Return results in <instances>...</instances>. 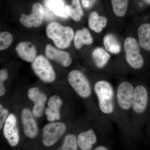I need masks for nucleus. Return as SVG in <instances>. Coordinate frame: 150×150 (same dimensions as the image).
<instances>
[{
  "label": "nucleus",
  "instance_id": "obj_24",
  "mask_svg": "<svg viewBox=\"0 0 150 150\" xmlns=\"http://www.w3.org/2000/svg\"><path fill=\"white\" fill-rule=\"evenodd\" d=\"M112 10L118 17L125 16L128 9L129 0H111Z\"/></svg>",
  "mask_w": 150,
  "mask_h": 150
},
{
  "label": "nucleus",
  "instance_id": "obj_17",
  "mask_svg": "<svg viewBox=\"0 0 150 150\" xmlns=\"http://www.w3.org/2000/svg\"><path fill=\"white\" fill-rule=\"evenodd\" d=\"M107 19L104 16H100L96 11L90 14L88 18V26L91 30L97 33H99L106 27Z\"/></svg>",
  "mask_w": 150,
  "mask_h": 150
},
{
  "label": "nucleus",
  "instance_id": "obj_30",
  "mask_svg": "<svg viewBox=\"0 0 150 150\" xmlns=\"http://www.w3.org/2000/svg\"><path fill=\"white\" fill-rule=\"evenodd\" d=\"M95 150H108V149L103 146H98L94 149Z\"/></svg>",
  "mask_w": 150,
  "mask_h": 150
},
{
  "label": "nucleus",
  "instance_id": "obj_7",
  "mask_svg": "<svg viewBox=\"0 0 150 150\" xmlns=\"http://www.w3.org/2000/svg\"><path fill=\"white\" fill-rule=\"evenodd\" d=\"M66 126L64 123H51L43 128V142L46 146H51L57 142L64 133Z\"/></svg>",
  "mask_w": 150,
  "mask_h": 150
},
{
  "label": "nucleus",
  "instance_id": "obj_29",
  "mask_svg": "<svg viewBox=\"0 0 150 150\" xmlns=\"http://www.w3.org/2000/svg\"><path fill=\"white\" fill-rule=\"evenodd\" d=\"M96 0H81L82 4L84 8H89L93 5Z\"/></svg>",
  "mask_w": 150,
  "mask_h": 150
},
{
  "label": "nucleus",
  "instance_id": "obj_21",
  "mask_svg": "<svg viewBox=\"0 0 150 150\" xmlns=\"http://www.w3.org/2000/svg\"><path fill=\"white\" fill-rule=\"evenodd\" d=\"M92 56L95 64L99 69L104 68L110 58V54L100 47L95 48L93 51Z\"/></svg>",
  "mask_w": 150,
  "mask_h": 150
},
{
  "label": "nucleus",
  "instance_id": "obj_16",
  "mask_svg": "<svg viewBox=\"0 0 150 150\" xmlns=\"http://www.w3.org/2000/svg\"><path fill=\"white\" fill-rule=\"evenodd\" d=\"M97 138L94 131L90 129L81 132L77 138L78 146L82 150H89L96 143Z\"/></svg>",
  "mask_w": 150,
  "mask_h": 150
},
{
  "label": "nucleus",
  "instance_id": "obj_26",
  "mask_svg": "<svg viewBox=\"0 0 150 150\" xmlns=\"http://www.w3.org/2000/svg\"><path fill=\"white\" fill-rule=\"evenodd\" d=\"M12 41V35L10 33L1 32L0 33V50L2 51L8 48Z\"/></svg>",
  "mask_w": 150,
  "mask_h": 150
},
{
  "label": "nucleus",
  "instance_id": "obj_18",
  "mask_svg": "<svg viewBox=\"0 0 150 150\" xmlns=\"http://www.w3.org/2000/svg\"><path fill=\"white\" fill-rule=\"evenodd\" d=\"M138 36L140 46L146 51H150V24L143 23L138 28Z\"/></svg>",
  "mask_w": 150,
  "mask_h": 150
},
{
  "label": "nucleus",
  "instance_id": "obj_11",
  "mask_svg": "<svg viewBox=\"0 0 150 150\" xmlns=\"http://www.w3.org/2000/svg\"><path fill=\"white\" fill-rule=\"evenodd\" d=\"M28 95L29 99L34 103L33 109V115L36 118H40L44 112V105L47 100L46 96L40 92L38 88L36 87L30 89Z\"/></svg>",
  "mask_w": 150,
  "mask_h": 150
},
{
  "label": "nucleus",
  "instance_id": "obj_8",
  "mask_svg": "<svg viewBox=\"0 0 150 150\" xmlns=\"http://www.w3.org/2000/svg\"><path fill=\"white\" fill-rule=\"evenodd\" d=\"M44 10L40 3L34 4L32 6V12L29 15L21 14L20 22L25 27H38L42 24L44 18Z\"/></svg>",
  "mask_w": 150,
  "mask_h": 150
},
{
  "label": "nucleus",
  "instance_id": "obj_5",
  "mask_svg": "<svg viewBox=\"0 0 150 150\" xmlns=\"http://www.w3.org/2000/svg\"><path fill=\"white\" fill-rule=\"evenodd\" d=\"M32 67L35 74L45 82L54 81L56 74L50 62L44 56L39 55L32 62Z\"/></svg>",
  "mask_w": 150,
  "mask_h": 150
},
{
  "label": "nucleus",
  "instance_id": "obj_12",
  "mask_svg": "<svg viewBox=\"0 0 150 150\" xmlns=\"http://www.w3.org/2000/svg\"><path fill=\"white\" fill-rule=\"evenodd\" d=\"M21 119L24 133L30 139L37 135L38 127L33 115L28 108H25L21 112Z\"/></svg>",
  "mask_w": 150,
  "mask_h": 150
},
{
  "label": "nucleus",
  "instance_id": "obj_27",
  "mask_svg": "<svg viewBox=\"0 0 150 150\" xmlns=\"http://www.w3.org/2000/svg\"><path fill=\"white\" fill-rule=\"evenodd\" d=\"M8 77L7 71L6 69L1 70L0 71V96H3L5 93V89L4 86L5 81Z\"/></svg>",
  "mask_w": 150,
  "mask_h": 150
},
{
  "label": "nucleus",
  "instance_id": "obj_28",
  "mask_svg": "<svg viewBox=\"0 0 150 150\" xmlns=\"http://www.w3.org/2000/svg\"><path fill=\"white\" fill-rule=\"evenodd\" d=\"M8 111L5 108H3L2 105H0V129H2V127L4 124L5 123L6 121L8 118Z\"/></svg>",
  "mask_w": 150,
  "mask_h": 150
},
{
  "label": "nucleus",
  "instance_id": "obj_13",
  "mask_svg": "<svg viewBox=\"0 0 150 150\" xmlns=\"http://www.w3.org/2000/svg\"><path fill=\"white\" fill-rule=\"evenodd\" d=\"M45 54L48 59L54 60L63 67H68L72 63V59L69 53L60 51L50 44L46 46Z\"/></svg>",
  "mask_w": 150,
  "mask_h": 150
},
{
  "label": "nucleus",
  "instance_id": "obj_10",
  "mask_svg": "<svg viewBox=\"0 0 150 150\" xmlns=\"http://www.w3.org/2000/svg\"><path fill=\"white\" fill-rule=\"evenodd\" d=\"M4 136L12 146L18 144L19 137L17 126L16 118L15 115L11 114L5 123L4 128Z\"/></svg>",
  "mask_w": 150,
  "mask_h": 150
},
{
  "label": "nucleus",
  "instance_id": "obj_3",
  "mask_svg": "<svg viewBox=\"0 0 150 150\" xmlns=\"http://www.w3.org/2000/svg\"><path fill=\"white\" fill-rule=\"evenodd\" d=\"M123 48L127 64L135 69H141L144 62L140 53L139 44L137 40L133 37H127L124 40Z\"/></svg>",
  "mask_w": 150,
  "mask_h": 150
},
{
  "label": "nucleus",
  "instance_id": "obj_4",
  "mask_svg": "<svg viewBox=\"0 0 150 150\" xmlns=\"http://www.w3.org/2000/svg\"><path fill=\"white\" fill-rule=\"evenodd\" d=\"M68 80L71 86L81 97L87 98L90 96L91 93L90 84L80 71L77 70L71 71L68 75Z\"/></svg>",
  "mask_w": 150,
  "mask_h": 150
},
{
  "label": "nucleus",
  "instance_id": "obj_23",
  "mask_svg": "<svg viewBox=\"0 0 150 150\" xmlns=\"http://www.w3.org/2000/svg\"><path fill=\"white\" fill-rule=\"evenodd\" d=\"M65 12L68 16L75 21H80L83 16V11L80 0H72L71 5L65 6Z\"/></svg>",
  "mask_w": 150,
  "mask_h": 150
},
{
  "label": "nucleus",
  "instance_id": "obj_15",
  "mask_svg": "<svg viewBox=\"0 0 150 150\" xmlns=\"http://www.w3.org/2000/svg\"><path fill=\"white\" fill-rule=\"evenodd\" d=\"M62 104V100L58 96H53L49 98L48 102V108L45 110L48 121L52 122L60 119L59 109Z\"/></svg>",
  "mask_w": 150,
  "mask_h": 150
},
{
  "label": "nucleus",
  "instance_id": "obj_14",
  "mask_svg": "<svg viewBox=\"0 0 150 150\" xmlns=\"http://www.w3.org/2000/svg\"><path fill=\"white\" fill-rule=\"evenodd\" d=\"M16 50L18 56L25 62H32L36 58V48L30 42H21L18 44Z\"/></svg>",
  "mask_w": 150,
  "mask_h": 150
},
{
  "label": "nucleus",
  "instance_id": "obj_9",
  "mask_svg": "<svg viewBox=\"0 0 150 150\" xmlns=\"http://www.w3.org/2000/svg\"><path fill=\"white\" fill-rule=\"evenodd\" d=\"M148 100L146 89L144 86L138 85L134 88L132 107L137 114H141L144 111Z\"/></svg>",
  "mask_w": 150,
  "mask_h": 150
},
{
  "label": "nucleus",
  "instance_id": "obj_1",
  "mask_svg": "<svg viewBox=\"0 0 150 150\" xmlns=\"http://www.w3.org/2000/svg\"><path fill=\"white\" fill-rule=\"evenodd\" d=\"M94 89L98 99L100 111L105 114H110L114 110V90L112 85L106 81L97 82Z\"/></svg>",
  "mask_w": 150,
  "mask_h": 150
},
{
  "label": "nucleus",
  "instance_id": "obj_6",
  "mask_svg": "<svg viewBox=\"0 0 150 150\" xmlns=\"http://www.w3.org/2000/svg\"><path fill=\"white\" fill-rule=\"evenodd\" d=\"M134 88L130 83L124 81L118 85L116 91V100L119 107L124 110L132 107Z\"/></svg>",
  "mask_w": 150,
  "mask_h": 150
},
{
  "label": "nucleus",
  "instance_id": "obj_25",
  "mask_svg": "<svg viewBox=\"0 0 150 150\" xmlns=\"http://www.w3.org/2000/svg\"><path fill=\"white\" fill-rule=\"evenodd\" d=\"M77 139L74 135L70 134L65 138L64 142L61 150H76L78 149Z\"/></svg>",
  "mask_w": 150,
  "mask_h": 150
},
{
  "label": "nucleus",
  "instance_id": "obj_31",
  "mask_svg": "<svg viewBox=\"0 0 150 150\" xmlns=\"http://www.w3.org/2000/svg\"><path fill=\"white\" fill-rule=\"evenodd\" d=\"M142 1H143L145 4H146L148 5H150V0H142Z\"/></svg>",
  "mask_w": 150,
  "mask_h": 150
},
{
  "label": "nucleus",
  "instance_id": "obj_22",
  "mask_svg": "<svg viewBox=\"0 0 150 150\" xmlns=\"http://www.w3.org/2000/svg\"><path fill=\"white\" fill-rule=\"evenodd\" d=\"M45 5L48 10L57 16L66 18L69 17L65 12L66 6L63 0H47Z\"/></svg>",
  "mask_w": 150,
  "mask_h": 150
},
{
  "label": "nucleus",
  "instance_id": "obj_2",
  "mask_svg": "<svg viewBox=\"0 0 150 150\" xmlns=\"http://www.w3.org/2000/svg\"><path fill=\"white\" fill-rule=\"evenodd\" d=\"M46 33L48 38L53 40L55 45L61 49L69 47L74 36L72 28L64 27L54 22L48 24Z\"/></svg>",
  "mask_w": 150,
  "mask_h": 150
},
{
  "label": "nucleus",
  "instance_id": "obj_20",
  "mask_svg": "<svg viewBox=\"0 0 150 150\" xmlns=\"http://www.w3.org/2000/svg\"><path fill=\"white\" fill-rule=\"evenodd\" d=\"M103 45L108 52L118 54L121 51V46L117 38L112 33H108L103 39Z\"/></svg>",
  "mask_w": 150,
  "mask_h": 150
},
{
  "label": "nucleus",
  "instance_id": "obj_19",
  "mask_svg": "<svg viewBox=\"0 0 150 150\" xmlns=\"http://www.w3.org/2000/svg\"><path fill=\"white\" fill-rule=\"evenodd\" d=\"M74 44L75 48L80 49L83 45H89L93 42V39L90 33L87 28L79 30L74 36Z\"/></svg>",
  "mask_w": 150,
  "mask_h": 150
}]
</instances>
